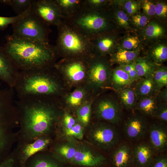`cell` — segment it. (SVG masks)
Returning <instances> with one entry per match:
<instances>
[{"label": "cell", "instance_id": "ba28073f", "mask_svg": "<svg viewBox=\"0 0 167 167\" xmlns=\"http://www.w3.org/2000/svg\"><path fill=\"white\" fill-rule=\"evenodd\" d=\"M75 167H109L108 157L84 144L77 145L70 164Z\"/></svg>", "mask_w": 167, "mask_h": 167}, {"label": "cell", "instance_id": "9c48e42d", "mask_svg": "<svg viewBox=\"0 0 167 167\" xmlns=\"http://www.w3.org/2000/svg\"><path fill=\"white\" fill-rule=\"evenodd\" d=\"M149 123L141 114L130 115L123 123L122 130L128 142L136 143L144 140L148 135Z\"/></svg>", "mask_w": 167, "mask_h": 167}, {"label": "cell", "instance_id": "8fae6325", "mask_svg": "<svg viewBox=\"0 0 167 167\" xmlns=\"http://www.w3.org/2000/svg\"><path fill=\"white\" fill-rule=\"evenodd\" d=\"M95 113L99 119L116 125L121 121L122 106L120 104L114 99H104L97 104Z\"/></svg>", "mask_w": 167, "mask_h": 167}, {"label": "cell", "instance_id": "603a6c76", "mask_svg": "<svg viewBox=\"0 0 167 167\" xmlns=\"http://www.w3.org/2000/svg\"><path fill=\"white\" fill-rule=\"evenodd\" d=\"M110 79L116 91L129 87L134 83L127 73L120 66L113 70L111 73Z\"/></svg>", "mask_w": 167, "mask_h": 167}, {"label": "cell", "instance_id": "e0dca14e", "mask_svg": "<svg viewBox=\"0 0 167 167\" xmlns=\"http://www.w3.org/2000/svg\"><path fill=\"white\" fill-rule=\"evenodd\" d=\"M157 103L156 96L141 97L139 98L134 109L145 117H154Z\"/></svg>", "mask_w": 167, "mask_h": 167}, {"label": "cell", "instance_id": "ab89813d", "mask_svg": "<svg viewBox=\"0 0 167 167\" xmlns=\"http://www.w3.org/2000/svg\"><path fill=\"white\" fill-rule=\"evenodd\" d=\"M148 167H167V155L162 153L157 155Z\"/></svg>", "mask_w": 167, "mask_h": 167}, {"label": "cell", "instance_id": "52a82bcc", "mask_svg": "<svg viewBox=\"0 0 167 167\" xmlns=\"http://www.w3.org/2000/svg\"><path fill=\"white\" fill-rule=\"evenodd\" d=\"M90 141L98 149L105 152L111 151L121 142V135L115 125L100 122L94 125L88 134Z\"/></svg>", "mask_w": 167, "mask_h": 167}, {"label": "cell", "instance_id": "f35d334b", "mask_svg": "<svg viewBox=\"0 0 167 167\" xmlns=\"http://www.w3.org/2000/svg\"><path fill=\"white\" fill-rule=\"evenodd\" d=\"M119 66L127 73L134 82L137 81L140 78L137 75L135 68V62L127 65H120Z\"/></svg>", "mask_w": 167, "mask_h": 167}, {"label": "cell", "instance_id": "b9f144b4", "mask_svg": "<svg viewBox=\"0 0 167 167\" xmlns=\"http://www.w3.org/2000/svg\"><path fill=\"white\" fill-rule=\"evenodd\" d=\"M76 122L75 119L69 114L66 113L62 118V124L64 131L71 128Z\"/></svg>", "mask_w": 167, "mask_h": 167}, {"label": "cell", "instance_id": "6da1fadb", "mask_svg": "<svg viewBox=\"0 0 167 167\" xmlns=\"http://www.w3.org/2000/svg\"><path fill=\"white\" fill-rule=\"evenodd\" d=\"M3 47L17 69L27 71L45 68L53 61L58 53L55 46L24 39L12 34L6 36Z\"/></svg>", "mask_w": 167, "mask_h": 167}, {"label": "cell", "instance_id": "9a60e30c", "mask_svg": "<svg viewBox=\"0 0 167 167\" xmlns=\"http://www.w3.org/2000/svg\"><path fill=\"white\" fill-rule=\"evenodd\" d=\"M16 69L3 47L0 46V79L9 86H13L18 75Z\"/></svg>", "mask_w": 167, "mask_h": 167}, {"label": "cell", "instance_id": "44dd1931", "mask_svg": "<svg viewBox=\"0 0 167 167\" xmlns=\"http://www.w3.org/2000/svg\"><path fill=\"white\" fill-rule=\"evenodd\" d=\"M59 8L64 19L73 16L81 7L84 0H54Z\"/></svg>", "mask_w": 167, "mask_h": 167}, {"label": "cell", "instance_id": "836d02e7", "mask_svg": "<svg viewBox=\"0 0 167 167\" xmlns=\"http://www.w3.org/2000/svg\"><path fill=\"white\" fill-rule=\"evenodd\" d=\"M152 57L156 62H161L167 59V48L165 45H160L155 49L152 52Z\"/></svg>", "mask_w": 167, "mask_h": 167}, {"label": "cell", "instance_id": "2e32d148", "mask_svg": "<svg viewBox=\"0 0 167 167\" xmlns=\"http://www.w3.org/2000/svg\"><path fill=\"white\" fill-rule=\"evenodd\" d=\"M111 73L107 65L100 61H95L91 63L89 76L92 82L96 86L103 85L110 78Z\"/></svg>", "mask_w": 167, "mask_h": 167}, {"label": "cell", "instance_id": "d6a6232c", "mask_svg": "<svg viewBox=\"0 0 167 167\" xmlns=\"http://www.w3.org/2000/svg\"><path fill=\"white\" fill-rule=\"evenodd\" d=\"M85 95V92L82 89H76L67 97L66 101L70 105L76 107L79 106Z\"/></svg>", "mask_w": 167, "mask_h": 167}, {"label": "cell", "instance_id": "d4e9b609", "mask_svg": "<svg viewBox=\"0 0 167 167\" xmlns=\"http://www.w3.org/2000/svg\"><path fill=\"white\" fill-rule=\"evenodd\" d=\"M135 62V69L140 78H146L153 75L157 68L154 63L144 58L136 59Z\"/></svg>", "mask_w": 167, "mask_h": 167}, {"label": "cell", "instance_id": "60d3db41", "mask_svg": "<svg viewBox=\"0 0 167 167\" xmlns=\"http://www.w3.org/2000/svg\"><path fill=\"white\" fill-rule=\"evenodd\" d=\"M139 43V40L137 37L131 36L127 38L124 41L123 45L126 49H131L137 47Z\"/></svg>", "mask_w": 167, "mask_h": 167}, {"label": "cell", "instance_id": "4fadbf2b", "mask_svg": "<svg viewBox=\"0 0 167 167\" xmlns=\"http://www.w3.org/2000/svg\"><path fill=\"white\" fill-rule=\"evenodd\" d=\"M148 141L156 155L164 153L167 147L166 126L161 123L149 124Z\"/></svg>", "mask_w": 167, "mask_h": 167}, {"label": "cell", "instance_id": "bcb514c9", "mask_svg": "<svg viewBox=\"0 0 167 167\" xmlns=\"http://www.w3.org/2000/svg\"><path fill=\"white\" fill-rule=\"evenodd\" d=\"M155 13L158 16L165 17L167 14V6L162 3H157L155 6Z\"/></svg>", "mask_w": 167, "mask_h": 167}, {"label": "cell", "instance_id": "8992f818", "mask_svg": "<svg viewBox=\"0 0 167 167\" xmlns=\"http://www.w3.org/2000/svg\"><path fill=\"white\" fill-rule=\"evenodd\" d=\"M43 69L23 71L26 76L20 85V90L25 95L39 96L54 94L59 89L57 83L42 72Z\"/></svg>", "mask_w": 167, "mask_h": 167}, {"label": "cell", "instance_id": "681fc988", "mask_svg": "<svg viewBox=\"0 0 167 167\" xmlns=\"http://www.w3.org/2000/svg\"><path fill=\"white\" fill-rule=\"evenodd\" d=\"M14 162L13 159H8L0 164V167H13Z\"/></svg>", "mask_w": 167, "mask_h": 167}, {"label": "cell", "instance_id": "4dcf8cb0", "mask_svg": "<svg viewBox=\"0 0 167 167\" xmlns=\"http://www.w3.org/2000/svg\"><path fill=\"white\" fill-rule=\"evenodd\" d=\"M33 0H12L11 6L17 15L22 14L31 8Z\"/></svg>", "mask_w": 167, "mask_h": 167}, {"label": "cell", "instance_id": "d6986e66", "mask_svg": "<svg viewBox=\"0 0 167 167\" xmlns=\"http://www.w3.org/2000/svg\"><path fill=\"white\" fill-rule=\"evenodd\" d=\"M63 70L72 81L79 82L84 78L86 68L84 64L80 61H75L63 66Z\"/></svg>", "mask_w": 167, "mask_h": 167}, {"label": "cell", "instance_id": "74e56055", "mask_svg": "<svg viewBox=\"0 0 167 167\" xmlns=\"http://www.w3.org/2000/svg\"><path fill=\"white\" fill-rule=\"evenodd\" d=\"M163 32L162 27L156 24L149 25L147 28L146 34L147 36L150 37H156L161 36Z\"/></svg>", "mask_w": 167, "mask_h": 167}, {"label": "cell", "instance_id": "f907efd6", "mask_svg": "<svg viewBox=\"0 0 167 167\" xmlns=\"http://www.w3.org/2000/svg\"><path fill=\"white\" fill-rule=\"evenodd\" d=\"M12 0H0V3L11 6Z\"/></svg>", "mask_w": 167, "mask_h": 167}, {"label": "cell", "instance_id": "277c9868", "mask_svg": "<svg viewBox=\"0 0 167 167\" xmlns=\"http://www.w3.org/2000/svg\"><path fill=\"white\" fill-rule=\"evenodd\" d=\"M12 35L17 37L37 41L49 43L51 32L49 26L30 11L12 25Z\"/></svg>", "mask_w": 167, "mask_h": 167}, {"label": "cell", "instance_id": "d590c367", "mask_svg": "<svg viewBox=\"0 0 167 167\" xmlns=\"http://www.w3.org/2000/svg\"><path fill=\"white\" fill-rule=\"evenodd\" d=\"M65 135L79 140L82 139L84 135V127L79 123H77L70 129L64 131Z\"/></svg>", "mask_w": 167, "mask_h": 167}, {"label": "cell", "instance_id": "f546056e", "mask_svg": "<svg viewBox=\"0 0 167 167\" xmlns=\"http://www.w3.org/2000/svg\"><path fill=\"white\" fill-rule=\"evenodd\" d=\"M153 78L158 92L167 85V69L166 67L157 68L153 75Z\"/></svg>", "mask_w": 167, "mask_h": 167}, {"label": "cell", "instance_id": "4316f807", "mask_svg": "<svg viewBox=\"0 0 167 167\" xmlns=\"http://www.w3.org/2000/svg\"><path fill=\"white\" fill-rule=\"evenodd\" d=\"M9 102L7 94L0 88V152L5 144L2 125L4 121L5 111L9 105Z\"/></svg>", "mask_w": 167, "mask_h": 167}, {"label": "cell", "instance_id": "83f0119b", "mask_svg": "<svg viewBox=\"0 0 167 167\" xmlns=\"http://www.w3.org/2000/svg\"><path fill=\"white\" fill-rule=\"evenodd\" d=\"M138 54L136 51L121 49L113 55V59L120 65H127L135 62Z\"/></svg>", "mask_w": 167, "mask_h": 167}, {"label": "cell", "instance_id": "ffe728a7", "mask_svg": "<svg viewBox=\"0 0 167 167\" xmlns=\"http://www.w3.org/2000/svg\"><path fill=\"white\" fill-rule=\"evenodd\" d=\"M50 143V139L46 138L37 139L34 141L26 145L22 152L21 163L24 164L32 156L45 149Z\"/></svg>", "mask_w": 167, "mask_h": 167}, {"label": "cell", "instance_id": "7402d4cb", "mask_svg": "<svg viewBox=\"0 0 167 167\" xmlns=\"http://www.w3.org/2000/svg\"><path fill=\"white\" fill-rule=\"evenodd\" d=\"M120 104L126 109H134L139 97L134 88L126 87L117 91Z\"/></svg>", "mask_w": 167, "mask_h": 167}, {"label": "cell", "instance_id": "f6af8a7d", "mask_svg": "<svg viewBox=\"0 0 167 167\" xmlns=\"http://www.w3.org/2000/svg\"><path fill=\"white\" fill-rule=\"evenodd\" d=\"M143 9L145 13L149 16H152L155 14V5L148 1H144L143 4Z\"/></svg>", "mask_w": 167, "mask_h": 167}, {"label": "cell", "instance_id": "5bb4252c", "mask_svg": "<svg viewBox=\"0 0 167 167\" xmlns=\"http://www.w3.org/2000/svg\"><path fill=\"white\" fill-rule=\"evenodd\" d=\"M134 167H148L156 155L148 141L144 140L132 145Z\"/></svg>", "mask_w": 167, "mask_h": 167}, {"label": "cell", "instance_id": "e575fe53", "mask_svg": "<svg viewBox=\"0 0 167 167\" xmlns=\"http://www.w3.org/2000/svg\"><path fill=\"white\" fill-rule=\"evenodd\" d=\"M30 10L14 16L7 17L0 16V30H4L7 28L9 25H12L15 23L26 15Z\"/></svg>", "mask_w": 167, "mask_h": 167}, {"label": "cell", "instance_id": "ac0fdd59", "mask_svg": "<svg viewBox=\"0 0 167 167\" xmlns=\"http://www.w3.org/2000/svg\"><path fill=\"white\" fill-rule=\"evenodd\" d=\"M153 75L140 78L137 81L134 88L139 98L145 96H156L158 92Z\"/></svg>", "mask_w": 167, "mask_h": 167}, {"label": "cell", "instance_id": "1f68e13d", "mask_svg": "<svg viewBox=\"0 0 167 167\" xmlns=\"http://www.w3.org/2000/svg\"><path fill=\"white\" fill-rule=\"evenodd\" d=\"M69 165L62 162L48 158H42L37 160L32 167H68Z\"/></svg>", "mask_w": 167, "mask_h": 167}, {"label": "cell", "instance_id": "7c38bea8", "mask_svg": "<svg viewBox=\"0 0 167 167\" xmlns=\"http://www.w3.org/2000/svg\"><path fill=\"white\" fill-rule=\"evenodd\" d=\"M111 151L108 157L110 166L134 167L132 145L131 143L121 142Z\"/></svg>", "mask_w": 167, "mask_h": 167}, {"label": "cell", "instance_id": "8d00e7d4", "mask_svg": "<svg viewBox=\"0 0 167 167\" xmlns=\"http://www.w3.org/2000/svg\"><path fill=\"white\" fill-rule=\"evenodd\" d=\"M154 117L162 122H167V102L158 103Z\"/></svg>", "mask_w": 167, "mask_h": 167}, {"label": "cell", "instance_id": "f1b7e54d", "mask_svg": "<svg viewBox=\"0 0 167 167\" xmlns=\"http://www.w3.org/2000/svg\"><path fill=\"white\" fill-rule=\"evenodd\" d=\"M91 103L88 102L80 105L77 110V119L83 127L87 126L90 122Z\"/></svg>", "mask_w": 167, "mask_h": 167}, {"label": "cell", "instance_id": "7bdbcfd3", "mask_svg": "<svg viewBox=\"0 0 167 167\" xmlns=\"http://www.w3.org/2000/svg\"><path fill=\"white\" fill-rule=\"evenodd\" d=\"M132 21L136 25L139 27H143L145 26L148 23V19L144 15H137L132 16Z\"/></svg>", "mask_w": 167, "mask_h": 167}, {"label": "cell", "instance_id": "5b68a950", "mask_svg": "<svg viewBox=\"0 0 167 167\" xmlns=\"http://www.w3.org/2000/svg\"><path fill=\"white\" fill-rule=\"evenodd\" d=\"M91 38L105 30L108 22L105 16L97 10L87 8L83 5L71 17L64 19Z\"/></svg>", "mask_w": 167, "mask_h": 167}, {"label": "cell", "instance_id": "7dc6e473", "mask_svg": "<svg viewBox=\"0 0 167 167\" xmlns=\"http://www.w3.org/2000/svg\"><path fill=\"white\" fill-rule=\"evenodd\" d=\"M125 8L128 13L132 14L137 12L138 9V6L135 2L129 1L125 3Z\"/></svg>", "mask_w": 167, "mask_h": 167}, {"label": "cell", "instance_id": "cb8c5ba5", "mask_svg": "<svg viewBox=\"0 0 167 167\" xmlns=\"http://www.w3.org/2000/svg\"><path fill=\"white\" fill-rule=\"evenodd\" d=\"M77 147L75 143L68 142L58 146L55 150L61 158V161L69 165L73 159Z\"/></svg>", "mask_w": 167, "mask_h": 167}, {"label": "cell", "instance_id": "ee69618b", "mask_svg": "<svg viewBox=\"0 0 167 167\" xmlns=\"http://www.w3.org/2000/svg\"><path fill=\"white\" fill-rule=\"evenodd\" d=\"M116 18L119 24L123 27H126L129 25L128 18L127 15L123 11L118 12Z\"/></svg>", "mask_w": 167, "mask_h": 167}, {"label": "cell", "instance_id": "7a4b0ae2", "mask_svg": "<svg viewBox=\"0 0 167 167\" xmlns=\"http://www.w3.org/2000/svg\"><path fill=\"white\" fill-rule=\"evenodd\" d=\"M57 28L58 54L79 56L92 53L91 38L70 22L64 19Z\"/></svg>", "mask_w": 167, "mask_h": 167}, {"label": "cell", "instance_id": "30bf717a", "mask_svg": "<svg viewBox=\"0 0 167 167\" xmlns=\"http://www.w3.org/2000/svg\"><path fill=\"white\" fill-rule=\"evenodd\" d=\"M31 10L49 26L57 27L64 19L54 0H33Z\"/></svg>", "mask_w": 167, "mask_h": 167}, {"label": "cell", "instance_id": "c3c4849f", "mask_svg": "<svg viewBox=\"0 0 167 167\" xmlns=\"http://www.w3.org/2000/svg\"><path fill=\"white\" fill-rule=\"evenodd\" d=\"M158 103L167 102V87L159 91L156 96Z\"/></svg>", "mask_w": 167, "mask_h": 167}, {"label": "cell", "instance_id": "3957f363", "mask_svg": "<svg viewBox=\"0 0 167 167\" xmlns=\"http://www.w3.org/2000/svg\"><path fill=\"white\" fill-rule=\"evenodd\" d=\"M24 124L26 132L32 138H36L48 132L55 118L51 107L37 102L26 108Z\"/></svg>", "mask_w": 167, "mask_h": 167}, {"label": "cell", "instance_id": "484cf974", "mask_svg": "<svg viewBox=\"0 0 167 167\" xmlns=\"http://www.w3.org/2000/svg\"><path fill=\"white\" fill-rule=\"evenodd\" d=\"M92 53L97 51L103 54L109 52L113 46L114 41L112 37L105 36L91 38Z\"/></svg>", "mask_w": 167, "mask_h": 167}]
</instances>
